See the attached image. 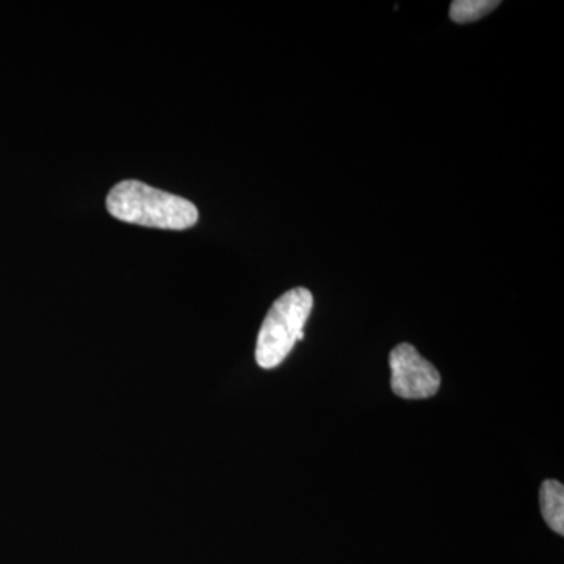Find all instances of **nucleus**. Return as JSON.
<instances>
[{
	"mask_svg": "<svg viewBox=\"0 0 564 564\" xmlns=\"http://www.w3.org/2000/svg\"><path fill=\"white\" fill-rule=\"evenodd\" d=\"M111 217L148 228L184 231L198 221L195 204L140 181H122L107 195Z\"/></svg>",
	"mask_w": 564,
	"mask_h": 564,
	"instance_id": "obj_1",
	"label": "nucleus"
},
{
	"mask_svg": "<svg viewBox=\"0 0 564 564\" xmlns=\"http://www.w3.org/2000/svg\"><path fill=\"white\" fill-rule=\"evenodd\" d=\"M314 307V296L304 288L292 289L270 307L256 343V362L262 369H276L304 339V325Z\"/></svg>",
	"mask_w": 564,
	"mask_h": 564,
	"instance_id": "obj_2",
	"label": "nucleus"
},
{
	"mask_svg": "<svg viewBox=\"0 0 564 564\" xmlns=\"http://www.w3.org/2000/svg\"><path fill=\"white\" fill-rule=\"evenodd\" d=\"M391 388L404 400H425L440 391L441 375L411 344H400L389 356Z\"/></svg>",
	"mask_w": 564,
	"mask_h": 564,
	"instance_id": "obj_3",
	"label": "nucleus"
},
{
	"mask_svg": "<svg viewBox=\"0 0 564 564\" xmlns=\"http://www.w3.org/2000/svg\"><path fill=\"white\" fill-rule=\"evenodd\" d=\"M541 513L555 533H564V488L560 481L545 480L540 491Z\"/></svg>",
	"mask_w": 564,
	"mask_h": 564,
	"instance_id": "obj_4",
	"label": "nucleus"
},
{
	"mask_svg": "<svg viewBox=\"0 0 564 564\" xmlns=\"http://www.w3.org/2000/svg\"><path fill=\"white\" fill-rule=\"evenodd\" d=\"M499 6V0H455L448 14L456 24H469L481 20Z\"/></svg>",
	"mask_w": 564,
	"mask_h": 564,
	"instance_id": "obj_5",
	"label": "nucleus"
}]
</instances>
